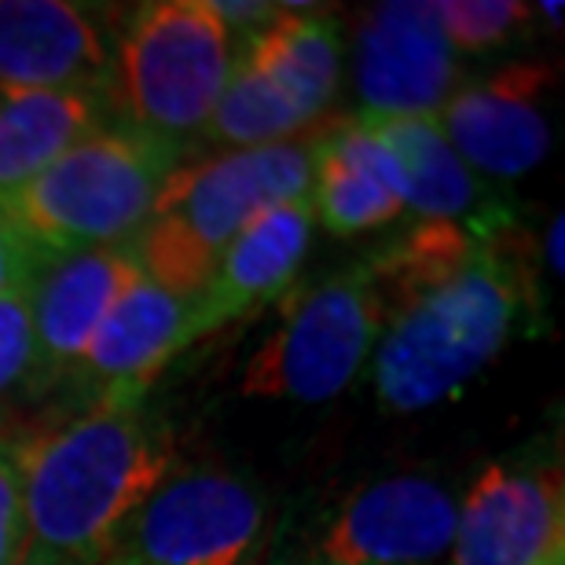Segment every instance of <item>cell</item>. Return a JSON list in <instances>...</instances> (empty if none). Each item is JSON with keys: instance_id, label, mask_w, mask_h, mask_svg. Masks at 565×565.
Listing matches in <instances>:
<instances>
[{"instance_id": "1", "label": "cell", "mask_w": 565, "mask_h": 565, "mask_svg": "<svg viewBox=\"0 0 565 565\" xmlns=\"http://www.w3.org/2000/svg\"><path fill=\"white\" fill-rule=\"evenodd\" d=\"M26 514L22 565H104L121 525L169 478V440L143 393H104L15 448Z\"/></svg>"}, {"instance_id": "2", "label": "cell", "mask_w": 565, "mask_h": 565, "mask_svg": "<svg viewBox=\"0 0 565 565\" xmlns=\"http://www.w3.org/2000/svg\"><path fill=\"white\" fill-rule=\"evenodd\" d=\"M529 273L511 246V224L492 232L459 273L393 312L375 342L379 404L393 415L448 401L492 364L525 312Z\"/></svg>"}, {"instance_id": "3", "label": "cell", "mask_w": 565, "mask_h": 565, "mask_svg": "<svg viewBox=\"0 0 565 565\" xmlns=\"http://www.w3.org/2000/svg\"><path fill=\"white\" fill-rule=\"evenodd\" d=\"M320 132L323 121L282 143L180 162L158 191L151 217L126 243L140 273L180 298L199 301L235 235L279 202L312 191Z\"/></svg>"}, {"instance_id": "4", "label": "cell", "mask_w": 565, "mask_h": 565, "mask_svg": "<svg viewBox=\"0 0 565 565\" xmlns=\"http://www.w3.org/2000/svg\"><path fill=\"white\" fill-rule=\"evenodd\" d=\"M188 147L129 126H104L0 199L4 217L41 257L121 246L151 217Z\"/></svg>"}, {"instance_id": "5", "label": "cell", "mask_w": 565, "mask_h": 565, "mask_svg": "<svg viewBox=\"0 0 565 565\" xmlns=\"http://www.w3.org/2000/svg\"><path fill=\"white\" fill-rule=\"evenodd\" d=\"M235 49L239 41L210 0L143 4L110 52V104L129 129L188 147L228 85Z\"/></svg>"}, {"instance_id": "6", "label": "cell", "mask_w": 565, "mask_h": 565, "mask_svg": "<svg viewBox=\"0 0 565 565\" xmlns=\"http://www.w3.org/2000/svg\"><path fill=\"white\" fill-rule=\"evenodd\" d=\"M382 334V312L364 262L282 301L276 331L246 364L243 393L265 401L323 404L367 364Z\"/></svg>"}, {"instance_id": "7", "label": "cell", "mask_w": 565, "mask_h": 565, "mask_svg": "<svg viewBox=\"0 0 565 565\" xmlns=\"http://www.w3.org/2000/svg\"><path fill=\"white\" fill-rule=\"evenodd\" d=\"M265 525V500L232 470L166 478L121 525L104 565H243Z\"/></svg>"}, {"instance_id": "8", "label": "cell", "mask_w": 565, "mask_h": 565, "mask_svg": "<svg viewBox=\"0 0 565 565\" xmlns=\"http://www.w3.org/2000/svg\"><path fill=\"white\" fill-rule=\"evenodd\" d=\"M353 85L364 118H437L459 88V55L429 0H382L360 15Z\"/></svg>"}, {"instance_id": "9", "label": "cell", "mask_w": 565, "mask_h": 565, "mask_svg": "<svg viewBox=\"0 0 565 565\" xmlns=\"http://www.w3.org/2000/svg\"><path fill=\"white\" fill-rule=\"evenodd\" d=\"M456 500L426 473L356 489L327 518L309 565H437L456 533Z\"/></svg>"}, {"instance_id": "10", "label": "cell", "mask_w": 565, "mask_h": 565, "mask_svg": "<svg viewBox=\"0 0 565 565\" xmlns=\"http://www.w3.org/2000/svg\"><path fill=\"white\" fill-rule=\"evenodd\" d=\"M565 551L558 467L489 462L456 511L448 565H544Z\"/></svg>"}, {"instance_id": "11", "label": "cell", "mask_w": 565, "mask_h": 565, "mask_svg": "<svg viewBox=\"0 0 565 565\" xmlns=\"http://www.w3.org/2000/svg\"><path fill=\"white\" fill-rule=\"evenodd\" d=\"M555 74L544 63H511L470 82L440 107L437 126L481 180H518L551 151L547 104Z\"/></svg>"}, {"instance_id": "12", "label": "cell", "mask_w": 565, "mask_h": 565, "mask_svg": "<svg viewBox=\"0 0 565 565\" xmlns=\"http://www.w3.org/2000/svg\"><path fill=\"white\" fill-rule=\"evenodd\" d=\"M140 276L126 243L44 257L30 279L33 375L41 382L71 375L88 338Z\"/></svg>"}, {"instance_id": "13", "label": "cell", "mask_w": 565, "mask_h": 565, "mask_svg": "<svg viewBox=\"0 0 565 565\" xmlns=\"http://www.w3.org/2000/svg\"><path fill=\"white\" fill-rule=\"evenodd\" d=\"M110 88V49L93 11L66 0H0V93Z\"/></svg>"}, {"instance_id": "14", "label": "cell", "mask_w": 565, "mask_h": 565, "mask_svg": "<svg viewBox=\"0 0 565 565\" xmlns=\"http://www.w3.org/2000/svg\"><path fill=\"white\" fill-rule=\"evenodd\" d=\"M195 298H180L162 282L140 276L104 316L71 379L104 393H147L151 379L191 345Z\"/></svg>"}, {"instance_id": "15", "label": "cell", "mask_w": 565, "mask_h": 565, "mask_svg": "<svg viewBox=\"0 0 565 565\" xmlns=\"http://www.w3.org/2000/svg\"><path fill=\"white\" fill-rule=\"evenodd\" d=\"M312 195L279 202L262 213L250 228L235 235V243L221 254L217 268L199 294L191 316V338L217 331L228 320L254 312L257 305L279 298L309 254L312 239Z\"/></svg>"}, {"instance_id": "16", "label": "cell", "mask_w": 565, "mask_h": 565, "mask_svg": "<svg viewBox=\"0 0 565 565\" xmlns=\"http://www.w3.org/2000/svg\"><path fill=\"white\" fill-rule=\"evenodd\" d=\"M309 195L316 221L342 239L386 228L404 213L397 162L356 115L323 121Z\"/></svg>"}, {"instance_id": "17", "label": "cell", "mask_w": 565, "mask_h": 565, "mask_svg": "<svg viewBox=\"0 0 565 565\" xmlns=\"http://www.w3.org/2000/svg\"><path fill=\"white\" fill-rule=\"evenodd\" d=\"M397 162L404 184V213L415 221L470 224L500 232L511 224L507 210L489 195V184L456 154L437 118H364L356 115Z\"/></svg>"}, {"instance_id": "18", "label": "cell", "mask_w": 565, "mask_h": 565, "mask_svg": "<svg viewBox=\"0 0 565 565\" xmlns=\"http://www.w3.org/2000/svg\"><path fill=\"white\" fill-rule=\"evenodd\" d=\"M239 55L287 93L305 118L320 121L342 82V26L312 4H279V15L250 38Z\"/></svg>"}, {"instance_id": "19", "label": "cell", "mask_w": 565, "mask_h": 565, "mask_svg": "<svg viewBox=\"0 0 565 565\" xmlns=\"http://www.w3.org/2000/svg\"><path fill=\"white\" fill-rule=\"evenodd\" d=\"M107 88L0 93V199L104 129Z\"/></svg>"}, {"instance_id": "20", "label": "cell", "mask_w": 565, "mask_h": 565, "mask_svg": "<svg viewBox=\"0 0 565 565\" xmlns=\"http://www.w3.org/2000/svg\"><path fill=\"white\" fill-rule=\"evenodd\" d=\"M320 126V121H316ZM312 121L290 104L287 93L276 88L268 77L250 66L235 49V63L228 85L213 107V115L202 129V140L221 151H246V147H268L294 140L309 132Z\"/></svg>"}, {"instance_id": "21", "label": "cell", "mask_w": 565, "mask_h": 565, "mask_svg": "<svg viewBox=\"0 0 565 565\" xmlns=\"http://www.w3.org/2000/svg\"><path fill=\"white\" fill-rule=\"evenodd\" d=\"M437 8V22L451 52H489L522 33L533 19V8L518 0H445Z\"/></svg>"}, {"instance_id": "22", "label": "cell", "mask_w": 565, "mask_h": 565, "mask_svg": "<svg viewBox=\"0 0 565 565\" xmlns=\"http://www.w3.org/2000/svg\"><path fill=\"white\" fill-rule=\"evenodd\" d=\"M30 375H33L30 287H19L0 298V397H8Z\"/></svg>"}, {"instance_id": "23", "label": "cell", "mask_w": 565, "mask_h": 565, "mask_svg": "<svg viewBox=\"0 0 565 565\" xmlns=\"http://www.w3.org/2000/svg\"><path fill=\"white\" fill-rule=\"evenodd\" d=\"M26 551V514H22V478L15 445L0 437V565H22Z\"/></svg>"}, {"instance_id": "24", "label": "cell", "mask_w": 565, "mask_h": 565, "mask_svg": "<svg viewBox=\"0 0 565 565\" xmlns=\"http://www.w3.org/2000/svg\"><path fill=\"white\" fill-rule=\"evenodd\" d=\"M44 257L15 232V224L0 210V298L19 287H30L33 273L41 268Z\"/></svg>"}, {"instance_id": "25", "label": "cell", "mask_w": 565, "mask_h": 565, "mask_svg": "<svg viewBox=\"0 0 565 565\" xmlns=\"http://www.w3.org/2000/svg\"><path fill=\"white\" fill-rule=\"evenodd\" d=\"M547 262H551V273L562 276V268H565V257H562V213L551 221V232H547Z\"/></svg>"}, {"instance_id": "26", "label": "cell", "mask_w": 565, "mask_h": 565, "mask_svg": "<svg viewBox=\"0 0 565 565\" xmlns=\"http://www.w3.org/2000/svg\"><path fill=\"white\" fill-rule=\"evenodd\" d=\"M544 565H565V551H558V555H551Z\"/></svg>"}]
</instances>
